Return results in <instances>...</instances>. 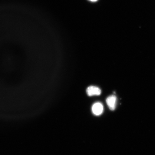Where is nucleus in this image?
<instances>
[{
	"instance_id": "nucleus-1",
	"label": "nucleus",
	"mask_w": 155,
	"mask_h": 155,
	"mask_svg": "<svg viewBox=\"0 0 155 155\" xmlns=\"http://www.w3.org/2000/svg\"><path fill=\"white\" fill-rule=\"evenodd\" d=\"M86 92L88 96H92L100 95L101 94V91L98 87L90 86L87 88Z\"/></svg>"
},
{
	"instance_id": "nucleus-2",
	"label": "nucleus",
	"mask_w": 155,
	"mask_h": 155,
	"mask_svg": "<svg viewBox=\"0 0 155 155\" xmlns=\"http://www.w3.org/2000/svg\"><path fill=\"white\" fill-rule=\"evenodd\" d=\"M92 109L93 113L94 115L99 116L101 115L103 112V106L101 103L96 102L93 104Z\"/></svg>"
},
{
	"instance_id": "nucleus-3",
	"label": "nucleus",
	"mask_w": 155,
	"mask_h": 155,
	"mask_svg": "<svg viewBox=\"0 0 155 155\" xmlns=\"http://www.w3.org/2000/svg\"><path fill=\"white\" fill-rule=\"evenodd\" d=\"M107 104L110 110L113 111L115 109L117 101V98L115 95L110 96L106 99Z\"/></svg>"
},
{
	"instance_id": "nucleus-4",
	"label": "nucleus",
	"mask_w": 155,
	"mask_h": 155,
	"mask_svg": "<svg viewBox=\"0 0 155 155\" xmlns=\"http://www.w3.org/2000/svg\"><path fill=\"white\" fill-rule=\"evenodd\" d=\"M91 2H95L98 1V0H89Z\"/></svg>"
}]
</instances>
